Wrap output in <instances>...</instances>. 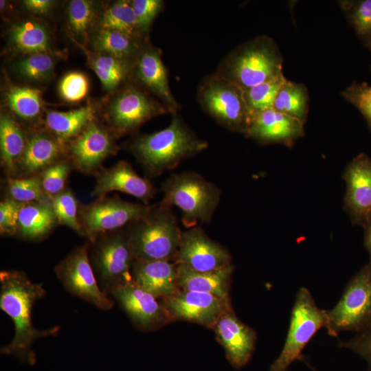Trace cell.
<instances>
[{"label":"cell","mask_w":371,"mask_h":371,"mask_svg":"<svg viewBox=\"0 0 371 371\" xmlns=\"http://www.w3.org/2000/svg\"><path fill=\"white\" fill-rule=\"evenodd\" d=\"M40 284L32 282L24 272L5 270L0 273V308L12 320L14 333L12 341L1 348V353L16 357L20 361L34 365L36 355L33 343L41 338L56 336L59 326L39 330L32 321L35 303L45 296Z\"/></svg>","instance_id":"6da1fadb"},{"label":"cell","mask_w":371,"mask_h":371,"mask_svg":"<svg viewBox=\"0 0 371 371\" xmlns=\"http://www.w3.org/2000/svg\"><path fill=\"white\" fill-rule=\"evenodd\" d=\"M172 115L168 126L137 136L126 145L148 177H159L208 147L207 142L199 137L177 113Z\"/></svg>","instance_id":"7a4b0ae2"},{"label":"cell","mask_w":371,"mask_h":371,"mask_svg":"<svg viewBox=\"0 0 371 371\" xmlns=\"http://www.w3.org/2000/svg\"><path fill=\"white\" fill-rule=\"evenodd\" d=\"M135 260L173 261L182 231L172 207L161 201L126 227Z\"/></svg>","instance_id":"3957f363"},{"label":"cell","mask_w":371,"mask_h":371,"mask_svg":"<svg viewBox=\"0 0 371 371\" xmlns=\"http://www.w3.org/2000/svg\"><path fill=\"white\" fill-rule=\"evenodd\" d=\"M216 73L245 91L284 75L282 57L274 41L261 35L229 52Z\"/></svg>","instance_id":"277c9868"},{"label":"cell","mask_w":371,"mask_h":371,"mask_svg":"<svg viewBox=\"0 0 371 371\" xmlns=\"http://www.w3.org/2000/svg\"><path fill=\"white\" fill-rule=\"evenodd\" d=\"M161 203L178 207L187 228L210 223L221 199V190L214 183L192 171L171 175L161 186Z\"/></svg>","instance_id":"5b68a950"},{"label":"cell","mask_w":371,"mask_h":371,"mask_svg":"<svg viewBox=\"0 0 371 371\" xmlns=\"http://www.w3.org/2000/svg\"><path fill=\"white\" fill-rule=\"evenodd\" d=\"M197 96L203 109L218 124L245 135L252 113L242 88L216 72L202 80Z\"/></svg>","instance_id":"8992f818"},{"label":"cell","mask_w":371,"mask_h":371,"mask_svg":"<svg viewBox=\"0 0 371 371\" xmlns=\"http://www.w3.org/2000/svg\"><path fill=\"white\" fill-rule=\"evenodd\" d=\"M167 113L162 102L131 79L109 102L106 117L108 126L119 137L134 134L146 122Z\"/></svg>","instance_id":"52a82bcc"},{"label":"cell","mask_w":371,"mask_h":371,"mask_svg":"<svg viewBox=\"0 0 371 371\" xmlns=\"http://www.w3.org/2000/svg\"><path fill=\"white\" fill-rule=\"evenodd\" d=\"M328 334L357 333L371 328V264L367 263L352 278L332 309L326 311Z\"/></svg>","instance_id":"ba28073f"},{"label":"cell","mask_w":371,"mask_h":371,"mask_svg":"<svg viewBox=\"0 0 371 371\" xmlns=\"http://www.w3.org/2000/svg\"><path fill=\"white\" fill-rule=\"evenodd\" d=\"M326 323V311L317 307L306 288H300L292 308L283 348L269 371H286L295 361L302 359L305 346Z\"/></svg>","instance_id":"9c48e42d"},{"label":"cell","mask_w":371,"mask_h":371,"mask_svg":"<svg viewBox=\"0 0 371 371\" xmlns=\"http://www.w3.org/2000/svg\"><path fill=\"white\" fill-rule=\"evenodd\" d=\"M125 227L100 234L89 242L94 272L109 291L133 280L135 258Z\"/></svg>","instance_id":"30bf717a"},{"label":"cell","mask_w":371,"mask_h":371,"mask_svg":"<svg viewBox=\"0 0 371 371\" xmlns=\"http://www.w3.org/2000/svg\"><path fill=\"white\" fill-rule=\"evenodd\" d=\"M150 206L105 196L79 206L78 221L84 236L91 242L100 234L126 227L144 216Z\"/></svg>","instance_id":"8fae6325"},{"label":"cell","mask_w":371,"mask_h":371,"mask_svg":"<svg viewBox=\"0 0 371 371\" xmlns=\"http://www.w3.org/2000/svg\"><path fill=\"white\" fill-rule=\"evenodd\" d=\"M89 243L76 247L55 267L58 279L71 295L103 311L113 308V302L98 284L89 257Z\"/></svg>","instance_id":"7c38bea8"},{"label":"cell","mask_w":371,"mask_h":371,"mask_svg":"<svg viewBox=\"0 0 371 371\" xmlns=\"http://www.w3.org/2000/svg\"><path fill=\"white\" fill-rule=\"evenodd\" d=\"M116 138L109 126L94 120L70 141L68 159L82 173L95 175L103 161L117 152Z\"/></svg>","instance_id":"4fadbf2b"},{"label":"cell","mask_w":371,"mask_h":371,"mask_svg":"<svg viewBox=\"0 0 371 371\" xmlns=\"http://www.w3.org/2000/svg\"><path fill=\"white\" fill-rule=\"evenodd\" d=\"M174 262L198 271H211L232 265L229 251L199 225L182 231Z\"/></svg>","instance_id":"5bb4252c"},{"label":"cell","mask_w":371,"mask_h":371,"mask_svg":"<svg viewBox=\"0 0 371 371\" xmlns=\"http://www.w3.org/2000/svg\"><path fill=\"white\" fill-rule=\"evenodd\" d=\"M163 302L170 319L192 322L210 328L232 308L229 300L181 289Z\"/></svg>","instance_id":"9a60e30c"},{"label":"cell","mask_w":371,"mask_h":371,"mask_svg":"<svg viewBox=\"0 0 371 371\" xmlns=\"http://www.w3.org/2000/svg\"><path fill=\"white\" fill-rule=\"evenodd\" d=\"M132 80L138 83L175 114L179 104L169 86L168 74L161 51L147 40L133 61Z\"/></svg>","instance_id":"2e32d148"},{"label":"cell","mask_w":371,"mask_h":371,"mask_svg":"<svg viewBox=\"0 0 371 371\" xmlns=\"http://www.w3.org/2000/svg\"><path fill=\"white\" fill-rule=\"evenodd\" d=\"M344 210L354 225L363 226L371 212V158L359 153L346 166Z\"/></svg>","instance_id":"e0dca14e"},{"label":"cell","mask_w":371,"mask_h":371,"mask_svg":"<svg viewBox=\"0 0 371 371\" xmlns=\"http://www.w3.org/2000/svg\"><path fill=\"white\" fill-rule=\"evenodd\" d=\"M111 292L133 323L142 330L155 329L170 319L158 298L133 280L114 286Z\"/></svg>","instance_id":"ac0fdd59"},{"label":"cell","mask_w":371,"mask_h":371,"mask_svg":"<svg viewBox=\"0 0 371 371\" xmlns=\"http://www.w3.org/2000/svg\"><path fill=\"white\" fill-rule=\"evenodd\" d=\"M304 122L274 109L254 113L244 135L260 144L292 147L304 135Z\"/></svg>","instance_id":"d6986e66"},{"label":"cell","mask_w":371,"mask_h":371,"mask_svg":"<svg viewBox=\"0 0 371 371\" xmlns=\"http://www.w3.org/2000/svg\"><path fill=\"white\" fill-rule=\"evenodd\" d=\"M91 196L102 198L112 191L130 194L149 205L156 190L148 179L140 177L126 161H119L109 168H102L95 175Z\"/></svg>","instance_id":"ffe728a7"},{"label":"cell","mask_w":371,"mask_h":371,"mask_svg":"<svg viewBox=\"0 0 371 371\" xmlns=\"http://www.w3.org/2000/svg\"><path fill=\"white\" fill-rule=\"evenodd\" d=\"M212 329L231 365L236 369L245 366L255 348L256 331L240 321L232 308L219 317Z\"/></svg>","instance_id":"44dd1931"},{"label":"cell","mask_w":371,"mask_h":371,"mask_svg":"<svg viewBox=\"0 0 371 371\" xmlns=\"http://www.w3.org/2000/svg\"><path fill=\"white\" fill-rule=\"evenodd\" d=\"M66 152V145L49 131L32 132L27 135V145L14 177L38 175L44 169L63 159Z\"/></svg>","instance_id":"7402d4cb"},{"label":"cell","mask_w":371,"mask_h":371,"mask_svg":"<svg viewBox=\"0 0 371 371\" xmlns=\"http://www.w3.org/2000/svg\"><path fill=\"white\" fill-rule=\"evenodd\" d=\"M133 281L157 298L170 297L179 289L177 264L168 260H135Z\"/></svg>","instance_id":"603a6c76"},{"label":"cell","mask_w":371,"mask_h":371,"mask_svg":"<svg viewBox=\"0 0 371 371\" xmlns=\"http://www.w3.org/2000/svg\"><path fill=\"white\" fill-rule=\"evenodd\" d=\"M233 265L211 271H198L186 266L177 265V281L181 289L206 293L229 300Z\"/></svg>","instance_id":"cb8c5ba5"},{"label":"cell","mask_w":371,"mask_h":371,"mask_svg":"<svg viewBox=\"0 0 371 371\" xmlns=\"http://www.w3.org/2000/svg\"><path fill=\"white\" fill-rule=\"evenodd\" d=\"M57 225L58 223L50 198L23 203L19 212L16 235L29 240H41Z\"/></svg>","instance_id":"d4e9b609"},{"label":"cell","mask_w":371,"mask_h":371,"mask_svg":"<svg viewBox=\"0 0 371 371\" xmlns=\"http://www.w3.org/2000/svg\"><path fill=\"white\" fill-rule=\"evenodd\" d=\"M8 43L14 52L23 55L52 53L49 30L41 22L33 19L12 24L8 30Z\"/></svg>","instance_id":"484cf974"},{"label":"cell","mask_w":371,"mask_h":371,"mask_svg":"<svg viewBox=\"0 0 371 371\" xmlns=\"http://www.w3.org/2000/svg\"><path fill=\"white\" fill-rule=\"evenodd\" d=\"M95 113L92 105L68 111H51L46 113L44 124L47 131L66 145L95 120Z\"/></svg>","instance_id":"4316f807"},{"label":"cell","mask_w":371,"mask_h":371,"mask_svg":"<svg viewBox=\"0 0 371 371\" xmlns=\"http://www.w3.org/2000/svg\"><path fill=\"white\" fill-rule=\"evenodd\" d=\"M27 142L19 124L9 114L1 113L0 150L1 163L8 177H14L19 161Z\"/></svg>","instance_id":"83f0119b"},{"label":"cell","mask_w":371,"mask_h":371,"mask_svg":"<svg viewBox=\"0 0 371 371\" xmlns=\"http://www.w3.org/2000/svg\"><path fill=\"white\" fill-rule=\"evenodd\" d=\"M88 58L104 89L109 92L118 90L132 79L133 61L99 52L90 53Z\"/></svg>","instance_id":"f1b7e54d"},{"label":"cell","mask_w":371,"mask_h":371,"mask_svg":"<svg viewBox=\"0 0 371 371\" xmlns=\"http://www.w3.org/2000/svg\"><path fill=\"white\" fill-rule=\"evenodd\" d=\"M147 40L117 30L99 29L93 36L92 45L95 52L133 61Z\"/></svg>","instance_id":"f546056e"},{"label":"cell","mask_w":371,"mask_h":371,"mask_svg":"<svg viewBox=\"0 0 371 371\" xmlns=\"http://www.w3.org/2000/svg\"><path fill=\"white\" fill-rule=\"evenodd\" d=\"M99 29L117 30L128 35L146 39L139 27L131 1L119 0L111 3L98 17Z\"/></svg>","instance_id":"4dcf8cb0"},{"label":"cell","mask_w":371,"mask_h":371,"mask_svg":"<svg viewBox=\"0 0 371 371\" xmlns=\"http://www.w3.org/2000/svg\"><path fill=\"white\" fill-rule=\"evenodd\" d=\"M5 100L11 111L24 121H34L42 113L43 101L37 89L10 86L5 93Z\"/></svg>","instance_id":"1f68e13d"},{"label":"cell","mask_w":371,"mask_h":371,"mask_svg":"<svg viewBox=\"0 0 371 371\" xmlns=\"http://www.w3.org/2000/svg\"><path fill=\"white\" fill-rule=\"evenodd\" d=\"M308 98L305 85L286 79L278 92L273 109L305 123L308 112Z\"/></svg>","instance_id":"d6a6232c"},{"label":"cell","mask_w":371,"mask_h":371,"mask_svg":"<svg viewBox=\"0 0 371 371\" xmlns=\"http://www.w3.org/2000/svg\"><path fill=\"white\" fill-rule=\"evenodd\" d=\"M56 58L52 53H36L23 55L14 65L15 71L23 78L42 81L53 73Z\"/></svg>","instance_id":"836d02e7"},{"label":"cell","mask_w":371,"mask_h":371,"mask_svg":"<svg viewBox=\"0 0 371 371\" xmlns=\"http://www.w3.org/2000/svg\"><path fill=\"white\" fill-rule=\"evenodd\" d=\"M342 10L364 44L371 40V0L341 1Z\"/></svg>","instance_id":"e575fe53"},{"label":"cell","mask_w":371,"mask_h":371,"mask_svg":"<svg viewBox=\"0 0 371 371\" xmlns=\"http://www.w3.org/2000/svg\"><path fill=\"white\" fill-rule=\"evenodd\" d=\"M8 197L21 203L49 199L43 190L38 175L27 177H7Z\"/></svg>","instance_id":"d590c367"},{"label":"cell","mask_w":371,"mask_h":371,"mask_svg":"<svg viewBox=\"0 0 371 371\" xmlns=\"http://www.w3.org/2000/svg\"><path fill=\"white\" fill-rule=\"evenodd\" d=\"M58 225L69 227L78 234L84 236L78 221V201L69 188L50 198Z\"/></svg>","instance_id":"8d00e7d4"},{"label":"cell","mask_w":371,"mask_h":371,"mask_svg":"<svg viewBox=\"0 0 371 371\" xmlns=\"http://www.w3.org/2000/svg\"><path fill=\"white\" fill-rule=\"evenodd\" d=\"M284 75L245 90V98L252 115L273 108L278 91L286 81Z\"/></svg>","instance_id":"74e56055"},{"label":"cell","mask_w":371,"mask_h":371,"mask_svg":"<svg viewBox=\"0 0 371 371\" xmlns=\"http://www.w3.org/2000/svg\"><path fill=\"white\" fill-rule=\"evenodd\" d=\"M95 18V8L92 1H70L67 7V21L72 33L80 38L87 37Z\"/></svg>","instance_id":"f35d334b"},{"label":"cell","mask_w":371,"mask_h":371,"mask_svg":"<svg viewBox=\"0 0 371 371\" xmlns=\"http://www.w3.org/2000/svg\"><path fill=\"white\" fill-rule=\"evenodd\" d=\"M73 168L71 161L63 158L39 173L43 190L47 196L51 198L66 188V181Z\"/></svg>","instance_id":"ab89813d"},{"label":"cell","mask_w":371,"mask_h":371,"mask_svg":"<svg viewBox=\"0 0 371 371\" xmlns=\"http://www.w3.org/2000/svg\"><path fill=\"white\" fill-rule=\"evenodd\" d=\"M341 94L359 111L371 131V84L353 81Z\"/></svg>","instance_id":"60d3db41"},{"label":"cell","mask_w":371,"mask_h":371,"mask_svg":"<svg viewBox=\"0 0 371 371\" xmlns=\"http://www.w3.org/2000/svg\"><path fill=\"white\" fill-rule=\"evenodd\" d=\"M89 91V80L82 73L71 71L66 74L58 85L61 98L68 102H76L82 100Z\"/></svg>","instance_id":"b9f144b4"},{"label":"cell","mask_w":371,"mask_h":371,"mask_svg":"<svg viewBox=\"0 0 371 371\" xmlns=\"http://www.w3.org/2000/svg\"><path fill=\"white\" fill-rule=\"evenodd\" d=\"M131 3L140 29L144 35L148 36L153 21L164 9V1L162 0H133Z\"/></svg>","instance_id":"7bdbcfd3"},{"label":"cell","mask_w":371,"mask_h":371,"mask_svg":"<svg viewBox=\"0 0 371 371\" xmlns=\"http://www.w3.org/2000/svg\"><path fill=\"white\" fill-rule=\"evenodd\" d=\"M23 203L6 197L0 203V233L16 235L20 210Z\"/></svg>","instance_id":"ee69618b"},{"label":"cell","mask_w":371,"mask_h":371,"mask_svg":"<svg viewBox=\"0 0 371 371\" xmlns=\"http://www.w3.org/2000/svg\"><path fill=\"white\" fill-rule=\"evenodd\" d=\"M338 346L356 352L368 363L371 369V328L357 333V335L349 341H340Z\"/></svg>","instance_id":"f6af8a7d"},{"label":"cell","mask_w":371,"mask_h":371,"mask_svg":"<svg viewBox=\"0 0 371 371\" xmlns=\"http://www.w3.org/2000/svg\"><path fill=\"white\" fill-rule=\"evenodd\" d=\"M50 0H25L23 1L24 8L36 14H45L48 13L54 5Z\"/></svg>","instance_id":"bcb514c9"},{"label":"cell","mask_w":371,"mask_h":371,"mask_svg":"<svg viewBox=\"0 0 371 371\" xmlns=\"http://www.w3.org/2000/svg\"><path fill=\"white\" fill-rule=\"evenodd\" d=\"M362 227L364 229V245L370 256L368 262L371 264V212Z\"/></svg>","instance_id":"7dc6e473"},{"label":"cell","mask_w":371,"mask_h":371,"mask_svg":"<svg viewBox=\"0 0 371 371\" xmlns=\"http://www.w3.org/2000/svg\"><path fill=\"white\" fill-rule=\"evenodd\" d=\"M364 45L371 51V40Z\"/></svg>","instance_id":"c3c4849f"},{"label":"cell","mask_w":371,"mask_h":371,"mask_svg":"<svg viewBox=\"0 0 371 371\" xmlns=\"http://www.w3.org/2000/svg\"><path fill=\"white\" fill-rule=\"evenodd\" d=\"M369 371H371V369H370V370H369Z\"/></svg>","instance_id":"681fc988"}]
</instances>
